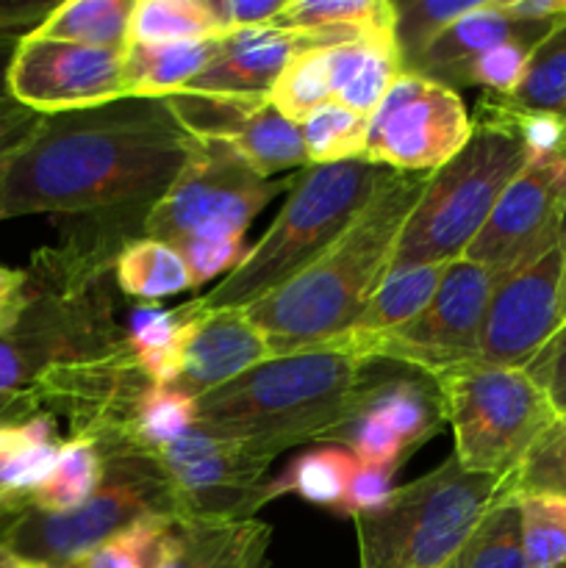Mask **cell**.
I'll use <instances>...</instances> for the list:
<instances>
[{
    "label": "cell",
    "instance_id": "obj_14",
    "mask_svg": "<svg viewBox=\"0 0 566 568\" xmlns=\"http://www.w3.org/2000/svg\"><path fill=\"white\" fill-rule=\"evenodd\" d=\"M125 50L55 42L28 33L11 53L9 94L14 103L50 116L128 98L122 75Z\"/></svg>",
    "mask_w": 566,
    "mask_h": 568
},
{
    "label": "cell",
    "instance_id": "obj_45",
    "mask_svg": "<svg viewBox=\"0 0 566 568\" xmlns=\"http://www.w3.org/2000/svg\"><path fill=\"white\" fill-rule=\"evenodd\" d=\"M394 475H397L394 469H377V466L358 464V469H355L353 480H350L347 486V494H344L336 514L355 519V516L381 508V505L392 497Z\"/></svg>",
    "mask_w": 566,
    "mask_h": 568
},
{
    "label": "cell",
    "instance_id": "obj_56",
    "mask_svg": "<svg viewBox=\"0 0 566 568\" xmlns=\"http://www.w3.org/2000/svg\"><path fill=\"white\" fill-rule=\"evenodd\" d=\"M22 568H42V566H31V564H22Z\"/></svg>",
    "mask_w": 566,
    "mask_h": 568
},
{
    "label": "cell",
    "instance_id": "obj_37",
    "mask_svg": "<svg viewBox=\"0 0 566 568\" xmlns=\"http://www.w3.org/2000/svg\"><path fill=\"white\" fill-rule=\"evenodd\" d=\"M198 427V397L178 386H150L137 410V447L155 455Z\"/></svg>",
    "mask_w": 566,
    "mask_h": 568
},
{
    "label": "cell",
    "instance_id": "obj_58",
    "mask_svg": "<svg viewBox=\"0 0 566 568\" xmlns=\"http://www.w3.org/2000/svg\"><path fill=\"white\" fill-rule=\"evenodd\" d=\"M67 568H81V566H78V564H75V566H67Z\"/></svg>",
    "mask_w": 566,
    "mask_h": 568
},
{
    "label": "cell",
    "instance_id": "obj_32",
    "mask_svg": "<svg viewBox=\"0 0 566 568\" xmlns=\"http://www.w3.org/2000/svg\"><path fill=\"white\" fill-rule=\"evenodd\" d=\"M272 26L294 31L394 33L397 9L388 0H289Z\"/></svg>",
    "mask_w": 566,
    "mask_h": 568
},
{
    "label": "cell",
    "instance_id": "obj_21",
    "mask_svg": "<svg viewBox=\"0 0 566 568\" xmlns=\"http://www.w3.org/2000/svg\"><path fill=\"white\" fill-rule=\"evenodd\" d=\"M403 70L394 33H366L347 44H336L331 48L333 100L372 116Z\"/></svg>",
    "mask_w": 566,
    "mask_h": 568
},
{
    "label": "cell",
    "instance_id": "obj_41",
    "mask_svg": "<svg viewBox=\"0 0 566 568\" xmlns=\"http://www.w3.org/2000/svg\"><path fill=\"white\" fill-rule=\"evenodd\" d=\"M536 44V39H514V42L497 44V48L486 50V53L475 55L464 67H458L444 83L453 89L472 83V87H483L488 94L511 98L522 83L527 59H530Z\"/></svg>",
    "mask_w": 566,
    "mask_h": 568
},
{
    "label": "cell",
    "instance_id": "obj_55",
    "mask_svg": "<svg viewBox=\"0 0 566 568\" xmlns=\"http://www.w3.org/2000/svg\"><path fill=\"white\" fill-rule=\"evenodd\" d=\"M555 494H560V497H566V480L560 483V488H558V491H555Z\"/></svg>",
    "mask_w": 566,
    "mask_h": 568
},
{
    "label": "cell",
    "instance_id": "obj_6",
    "mask_svg": "<svg viewBox=\"0 0 566 568\" xmlns=\"http://www.w3.org/2000/svg\"><path fill=\"white\" fill-rule=\"evenodd\" d=\"M527 161L530 155L514 128L475 111L464 150L427 178L425 192L400 233L392 270L464 258Z\"/></svg>",
    "mask_w": 566,
    "mask_h": 568
},
{
    "label": "cell",
    "instance_id": "obj_27",
    "mask_svg": "<svg viewBox=\"0 0 566 568\" xmlns=\"http://www.w3.org/2000/svg\"><path fill=\"white\" fill-rule=\"evenodd\" d=\"M131 11V0H67L55 3L48 20L31 37L100 50H125Z\"/></svg>",
    "mask_w": 566,
    "mask_h": 568
},
{
    "label": "cell",
    "instance_id": "obj_20",
    "mask_svg": "<svg viewBox=\"0 0 566 568\" xmlns=\"http://www.w3.org/2000/svg\"><path fill=\"white\" fill-rule=\"evenodd\" d=\"M270 527L259 519H175L161 568H264Z\"/></svg>",
    "mask_w": 566,
    "mask_h": 568
},
{
    "label": "cell",
    "instance_id": "obj_46",
    "mask_svg": "<svg viewBox=\"0 0 566 568\" xmlns=\"http://www.w3.org/2000/svg\"><path fill=\"white\" fill-rule=\"evenodd\" d=\"M527 372L547 392L553 408L566 414V325L549 338V344L536 355Z\"/></svg>",
    "mask_w": 566,
    "mask_h": 568
},
{
    "label": "cell",
    "instance_id": "obj_57",
    "mask_svg": "<svg viewBox=\"0 0 566 568\" xmlns=\"http://www.w3.org/2000/svg\"><path fill=\"white\" fill-rule=\"evenodd\" d=\"M11 568H22V564H17V566H11Z\"/></svg>",
    "mask_w": 566,
    "mask_h": 568
},
{
    "label": "cell",
    "instance_id": "obj_17",
    "mask_svg": "<svg viewBox=\"0 0 566 568\" xmlns=\"http://www.w3.org/2000/svg\"><path fill=\"white\" fill-rule=\"evenodd\" d=\"M366 37L358 31H294V28H250L222 37L220 53L181 92L270 98L283 67L309 48H336Z\"/></svg>",
    "mask_w": 566,
    "mask_h": 568
},
{
    "label": "cell",
    "instance_id": "obj_52",
    "mask_svg": "<svg viewBox=\"0 0 566 568\" xmlns=\"http://www.w3.org/2000/svg\"><path fill=\"white\" fill-rule=\"evenodd\" d=\"M17 564H22V560L17 558V555L11 552V549H6L3 544H0V568H11V566H17Z\"/></svg>",
    "mask_w": 566,
    "mask_h": 568
},
{
    "label": "cell",
    "instance_id": "obj_59",
    "mask_svg": "<svg viewBox=\"0 0 566 568\" xmlns=\"http://www.w3.org/2000/svg\"><path fill=\"white\" fill-rule=\"evenodd\" d=\"M558 568H566V564H564V566H558Z\"/></svg>",
    "mask_w": 566,
    "mask_h": 568
},
{
    "label": "cell",
    "instance_id": "obj_2",
    "mask_svg": "<svg viewBox=\"0 0 566 568\" xmlns=\"http://www.w3.org/2000/svg\"><path fill=\"white\" fill-rule=\"evenodd\" d=\"M375 361L350 336L281 355L198 399V425L275 458L305 442L333 444L370 392Z\"/></svg>",
    "mask_w": 566,
    "mask_h": 568
},
{
    "label": "cell",
    "instance_id": "obj_5",
    "mask_svg": "<svg viewBox=\"0 0 566 568\" xmlns=\"http://www.w3.org/2000/svg\"><path fill=\"white\" fill-rule=\"evenodd\" d=\"M505 497L508 477L472 475L449 455L425 477L394 488L381 508L355 516L361 568H444Z\"/></svg>",
    "mask_w": 566,
    "mask_h": 568
},
{
    "label": "cell",
    "instance_id": "obj_43",
    "mask_svg": "<svg viewBox=\"0 0 566 568\" xmlns=\"http://www.w3.org/2000/svg\"><path fill=\"white\" fill-rule=\"evenodd\" d=\"M183 255L192 275L194 288L209 283L211 277L228 272L231 275L239 264L250 255V247L244 244V236H225V239H194L178 247Z\"/></svg>",
    "mask_w": 566,
    "mask_h": 568
},
{
    "label": "cell",
    "instance_id": "obj_35",
    "mask_svg": "<svg viewBox=\"0 0 566 568\" xmlns=\"http://www.w3.org/2000/svg\"><path fill=\"white\" fill-rule=\"evenodd\" d=\"M333 100V75H331V48L300 50L283 72L277 75L270 92V103L281 111L286 120L303 122L305 116L322 103Z\"/></svg>",
    "mask_w": 566,
    "mask_h": 568
},
{
    "label": "cell",
    "instance_id": "obj_13",
    "mask_svg": "<svg viewBox=\"0 0 566 568\" xmlns=\"http://www.w3.org/2000/svg\"><path fill=\"white\" fill-rule=\"evenodd\" d=\"M566 236V153L530 159L508 183L464 258L499 281L525 270Z\"/></svg>",
    "mask_w": 566,
    "mask_h": 568
},
{
    "label": "cell",
    "instance_id": "obj_51",
    "mask_svg": "<svg viewBox=\"0 0 566 568\" xmlns=\"http://www.w3.org/2000/svg\"><path fill=\"white\" fill-rule=\"evenodd\" d=\"M28 508H31V503H28V499L11 497V494L6 491L3 480H0V532H3L11 521L20 519Z\"/></svg>",
    "mask_w": 566,
    "mask_h": 568
},
{
    "label": "cell",
    "instance_id": "obj_3",
    "mask_svg": "<svg viewBox=\"0 0 566 568\" xmlns=\"http://www.w3.org/2000/svg\"><path fill=\"white\" fill-rule=\"evenodd\" d=\"M431 172H388L353 225L294 281L244 308L272 358L333 342L355 325L388 275L400 233Z\"/></svg>",
    "mask_w": 566,
    "mask_h": 568
},
{
    "label": "cell",
    "instance_id": "obj_11",
    "mask_svg": "<svg viewBox=\"0 0 566 568\" xmlns=\"http://www.w3.org/2000/svg\"><path fill=\"white\" fill-rule=\"evenodd\" d=\"M472 116L453 87L403 70L370 116V164L394 172H436L464 150Z\"/></svg>",
    "mask_w": 566,
    "mask_h": 568
},
{
    "label": "cell",
    "instance_id": "obj_4",
    "mask_svg": "<svg viewBox=\"0 0 566 568\" xmlns=\"http://www.w3.org/2000/svg\"><path fill=\"white\" fill-rule=\"evenodd\" d=\"M392 170L366 159L342 164H311L294 175L289 197L270 231L250 247V255L203 297L198 311L250 308L309 270L364 211Z\"/></svg>",
    "mask_w": 566,
    "mask_h": 568
},
{
    "label": "cell",
    "instance_id": "obj_16",
    "mask_svg": "<svg viewBox=\"0 0 566 568\" xmlns=\"http://www.w3.org/2000/svg\"><path fill=\"white\" fill-rule=\"evenodd\" d=\"M166 100L189 136L231 144L259 175L311 166L300 125L286 120L270 98L178 92Z\"/></svg>",
    "mask_w": 566,
    "mask_h": 568
},
{
    "label": "cell",
    "instance_id": "obj_47",
    "mask_svg": "<svg viewBox=\"0 0 566 568\" xmlns=\"http://www.w3.org/2000/svg\"><path fill=\"white\" fill-rule=\"evenodd\" d=\"M31 300L33 288L28 272L9 270V266L0 264V336L20 325Z\"/></svg>",
    "mask_w": 566,
    "mask_h": 568
},
{
    "label": "cell",
    "instance_id": "obj_39",
    "mask_svg": "<svg viewBox=\"0 0 566 568\" xmlns=\"http://www.w3.org/2000/svg\"><path fill=\"white\" fill-rule=\"evenodd\" d=\"M461 568H527L519 508L514 497L494 503L492 510L483 516L461 552Z\"/></svg>",
    "mask_w": 566,
    "mask_h": 568
},
{
    "label": "cell",
    "instance_id": "obj_25",
    "mask_svg": "<svg viewBox=\"0 0 566 568\" xmlns=\"http://www.w3.org/2000/svg\"><path fill=\"white\" fill-rule=\"evenodd\" d=\"M189 311L159 308V305L142 303L131 308L125 331V347L133 364L148 375L155 386H175L181 377L183 336H186Z\"/></svg>",
    "mask_w": 566,
    "mask_h": 568
},
{
    "label": "cell",
    "instance_id": "obj_38",
    "mask_svg": "<svg viewBox=\"0 0 566 568\" xmlns=\"http://www.w3.org/2000/svg\"><path fill=\"white\" fill-rule=\"evenodd\" d=\"M522 547L527 568H558L566 564V497L560 494H522Z\"/></svg>",
    "mask_w": 566,
    "mask_h": 568
},
{
    "label": "cell",
    "instance_id": "obj_30",
    "mask_svg": "<svg viewBox=\"0 0 566 568\" xmlns=\"http://www.w3.org/2000/svg\"><path fill=\"white\" fill-rule=\"evenodd\" d=\"M222 39L205 0H137L128 44H175Z\"/></svg>",
    "mask_w": 566,
    "mask_h": 568
},
{
    "label": "cell",
    "instance_id": "obj_7",
    "mask_svg": "<svg viewBox=\"0 0 566 568\" xmlns=\"http://www.w3.org/2000/svg\"><path fill=\"white\" fill-rule=\"evenodd\" d=\"M431 381L444 422L453 427V458L472 475L511 477L558 419L547 392L527 369L469 361L436 372Z\"/></svg>",
    "mask_w": 566,
    "mask_h": 568
},
{
    "label": "cell",
    "instance_id": "obj_1",
    "mask_svg": "<svg viewBox=\"0 0 566 568\" xmlns=\"http://www.w3.org/2000/svg\"><path fill=\"white\" fill-rule=\"evenodd\" d=\"M189 139L166 98H122L42 116L0 166V222L153 209L181 172Z\"/></svg>",
    "mask_w": 566,
    "mask_h": 568
},
{
    "label": "cell",
    "instance_id": "obj_54",
    "mask_svg": "<svg viewBox=\"0 0 566 568\" xmlns=\"http://www.w3.org/2000/svg\"><path fill=\"white\" fill-rule=\"evenodd\" d=\"M444 568H461V555H458V558H455V560H449V564L444 566Z\"/></svg>",
    "mask_w": 566,
    "mask_h": 568
},
{
    "label": "cell",
    "instance_id": "obj_31",
    "mask_svg": "<svg viewBox=\"0 0 566 568\" xmlns=\"http://www.w3.org/2000/svg\"><path fill=\"white\" fill-rule=\"evenodd\" d=\"M105 477V458L89 438H70L61 444L55 469L31 494V508L42 514H67L92 497Z\"/></svg>",
    "mask_w": 566,
    "mask_h": 568
},
{
    "label": "cell",
    "instance_id": "obj_33",
    "mask_svg": "<svg viewBox=\"0 0 566 568\" xmlns=\"http://www.w3.org/2000/svg\"><path fill=\"white\" fill-rule=\"evenodd\" d=\"M305 153L311 164H342L358 161L366 153V133L370 116L347 109V105L327 100L300 122Z\"/></svg>",
    "mask_w": 566,
    "mask_h": 568
},
{
    "label": "cell",
    "instance_id": "obj_50",
    "mask_svg": "<svg viewBox=\"0 0 566 568\" xmlns=\"http://www.w3.org/2000/svg\"><path fill=\"white\" fill-rule=\"evenodd\" d=\"M31 414H39V405L31 392L0 394V425H6V422L28 419Z\"/></svg>",
    "mask_w": 566,
    "mask_h": 568
},
{
    "label": "cell",
    "instance_id": "obj_12",
    "mask_svg": "<svg viewBox=\"0 0 566 568\" xmlns=\"http://www.w3.org/2000/svg\"><path fill=\"white\" fill-rule=\"evenodd\" d=\"M175 497L178 519H253L264 505L272 458L247 444L192 427L155 455Z\"/></svg>",
    "mask_w": 566,
    "mask_h": 568
},
{
    "label": "cell",
    "instance_id": "obj_44",
    "mask_svg": "<svg viewBox=\"0 0 566 568\" xmlns=\"http://www.w3.org/2000/svg\"><path fill=\"white\" fill-rule=\"evenodd\" d=\"M222 37L250 28H266L281 17L289 0H205Z\"/></svg>",
    "mask_w": 566,
    "mask_h": 568
},
{
    "label": "cell",
    "instance_id": "obj_49",
    "mask_svg": "<svg viewBox=\"0 0 566 568\" xmlns=\"http://www.w3.org/2000/svg\"><path fill=\"white\" fill-rule=\"evenodd\" d=\"M505 14L516 22H560L566 0H499Z\"/></svg>",
    "mask_w": 566,
    "mask_h": 568
},
{
    "label": "cell",
    "instance_id": "obj_53",
    "mask_svg": "<svg viewBox=\"0 0 566 568\" xmlns=\"http://www.w3.org/2000/svg\"><path fill=\"white\" fill-rule=\"evenodd\" d=\"M560 314H564V325H566V281H564V300H560Z\"/></svg>",
    "mask_w": 566,
    "mask_h": 568
},
{
    "label": "cell",
    "instance_id": "obj_19",
    "mask_svg": "<svg viewBox=\"0 0 566 568\" xmlns=\"http://www.w3.org/2000/svg\"><path fill=\"white\" fill-rule=\"evenodd\" d=\"M558 22H516L503 11L499 0H483L477 9L466 11L461 20H455L431 48L425 50L411 72L433 78V81H447L458 67L472 61L475 55L497 48V44L514 42V39H536L542 42Z\"/></svg>",
    "mask_w": 566,
    "mask_h": 568
},
{
    "label": "cell",
    "instance_id": "obj_23",
    "mask_svg": "<svg viewBox=\"0 0 566 568\" xmlns=\"http://www.w3.org/2000/svg\"><path fill=\"white\" fill-rule=\"evenodd\" d=\"M53 414H31L28 419L0 425V480L17 499H31L55 469L61 453Z\"/></svg>",
    "mask_w": 566,
    "mask_h": 568
},
{
    "label": "cell",
    "instance_id": "obj_36",
    "mask_svg": "<svg viewBox=\"0 0 566 568\" xmlns=\"http://www.w3.org/2000/svg\"><path fill=\"white\" fill-rule=\"evenodd\" d=\"M175 541V516H150L128 530L117 532L109 541L81 560V568H161Z\"/></svg>",
    "mask_w": 566,
    "mask_h": 568
},
{
    "label": "cell",
    "instance_id": "obj_15",
    "mask_svg": "<svg viewBox=\"0 0 566 568\" xmlns=\"http://www.w3.org/2000/svg\"><path fill=\"white\" fill-rule=\"evenodd\" d=\"M566 236L553 250L503 277L488 303L481 333V364L527 369L564 327Z\"/></svg>",
    "mask_w": 566,
    "mask_h": 568
},
{
    "label": "cell",
    "instance_id": "obj_28",
    "mask_svg": "<svg viewBox=\"0 0 566 568\" xmlns=\"http://www.w3.org/2000/svg\"><path fill=\"white\" fill-rule=\"evenodd\" d=\"M355 469H358V460L344 447H333L331 444V447L309 449L297 460H292V466L281 477L266 483L264 505L277 497L294 494V497L309 499L314 505L333 508V514H336Z\"/></svg>",
    "mask_w": 566,
    "mask_h": 568
},
{
    "label": "cell",
    "instance_id": "obj_29",
    "mask_svg": "<svg viewBox=\"0 0 566 568\" xmlns=\"http://www.w3.org/2000/svg\"><path fill=\"white\" fill-rule=\"evenodd\" d=\"M114 275L120 292L137 303H155V300L194 288L183 255L172 244L148 236L125 247V253L117 261Z\"/></svg>",
    "mask_w": 566,
    "mask_h": 568
},
{
    "label": "cell",
    "instance_id": "obj_8",
    "mask_svg": "<svg viewBox=\"0 0 566 568\" xmlns=\"http://www.w3.org/2000/svg\"><path fill=\"white\" fill-rule=\"evenodd\" d=\"M150 516H175V497L150 455H117L105 460V477L98 491L75 510L42 514L28 508L0 532V544L22 564L67 568Z\"/></svg>",
    "mask_w": 566,
    "mask_h": 568
},
{
    "label": "cell",
    "instance_id": "obj_26",
    "mask_svg": "<svg viewBox=\"0 0 566 568\" xmlns=\"http://www.w3.org/2000/svg\"><path fill=\"white\" fill-rule=\"evenodd\" d=\"M444 270H447V264L394 266V270H388L377 292L372 294L364 314L355 320V325L347 333L381 336V333H392L397 327L408 325L431 303L438 283H442Z\"/></svg>",
    "mask_w": 566,
    "mask_h": 568
},
{
    "label": "cell",
    "instance_id": "obj_10",
    "mask_svg": "<svg viewBox=\"0 0 566 568\" xmlns=\"http://www.w3.org/2000/svg\"><path fill=\"white\" fill-rule=\"evenodd\" d=\"M499 277L469 258L449 261L431 303L416 320L381 336L353 338L372 361H394L433 377L449 366L481 361V333Z\"/></svg>",
    "mask_w": 566,
    "mask_h": 568
},
{
    "label": "cell",
    "instance_id": "obj_9",
    "mask_svg": "<svg viewBox=\"0 0 566 568\" xmlns=\"http://www.w3.org/2000/svg\"><path fill=\"white\" fill-rule=\"evenodd\" d=\"M292 181L259 175L231 144L192 136L181 172L144 222V236L175 250L194 239L244 236L261 209L292 189Z\"/></svg>",
    "mask_w": 566,
    "mask_h": 568
},
{
    "label": "cell",
    "instance_id": "obj_22",
    "mask_svg": "<svg viewBox=\"0 0 566 568\" xmlns=\"http://www.w3.org/2000/svg\"><path fill=\"white\" fill-rule=\"evenodd\" d=\"M222 39L175 44H128L122 59L128 98H170L200 75L220 53Z\"/></svg>",
    "mask_w": 566,
    "mask_h": 568
},
{
    "label": "cell",
    "instance_id": "obj_24",
    "mask_svg": "<svg viewBox=\"0 0 566 568\" xmlns=\"http://www.w3.org/2000/svg\"><path fill=\"white\" fill-rule=\"evenodd\" d=\"M364 405L397 433L408 455L444 425L436 383L422 372H416L414 377L375 381L364 394Z\"/></svg>",
    "mask_w": 566,
    "mask_h": 568
},
{
    "label": "cell",
    "instance_id": "obj_40",
    "mask_svg": "<svg viewBox=\"0 0 566 568\" xmlns=\"http://www.w3.org/2000/svg\"><path fill=\"white\" fill-rule=\"evenodd\" d=\"M483 0H405V3H394V9H397L394 42H397L405 70H414L425 50L455 20H461L466 11L477 9Z\"/></svg>",
    "mask_w": 566,
    "mask_h": 568
},
{
    "label": "cell",
    "instance_id": "obj_18",
    "mask_svg": "<svg viewBox=\"0 0 566 568\" xmlns=\"http://www.w3.org/2000/svg\"><path fill=\"white\" fill-rule=\"evenodd\" d=\"M181 377L175 386L192 397L216 392L272 358L266 336L244 308L198 311L186 303Z\"/></svg>",
    "mask_w": 566,
    "mask_h": 568
},
{
    "label": "cell",
    "instance_id": "obj_48",
    "mask_svg": "<svg viewBox=\"0 0 566 568\" xmlns=\"http://www.w3.org/2000/svg\"><path fill=\"white\" fill-rule=\"evenodd\" d=\"M39 122H42V114L14 103V100L0 103V166L33 136Z\"/></svg>",
    "mask_w": 566,
    "mask_h": 568
},
{
    "label": "cell",
    "instance_id": "obj_34",
    "mask_svg": "<svg viewBox=\"0 0 566 568\" xmlns=\"http://www.w3.org/2000/svg\"><path fill=\"white\" fill-rule=\"evenodd\" d=\"M508 100L516 109L547 111L566 120V17L533 48L522 83Z\"/></svg>",
    "mask_w": 566,
    "mask_h": 568
},
{
    "label": "cell",
    "instance_id": "obj_42",
    "mask_svg": "<svg viewBox=\"0 0 566 568\" xmlns=\"http://www.w3.org/2000/svg\"><path fill=\"white\" fill-rule=\"evenodd\" d=\"M566 480V414L547 427L542 438L533 444L519 469L508 477L511 497L522 494H555Z\"/></svg>",
    "mask_w": 566,
    "mask_h": 568
}]
</instances>
